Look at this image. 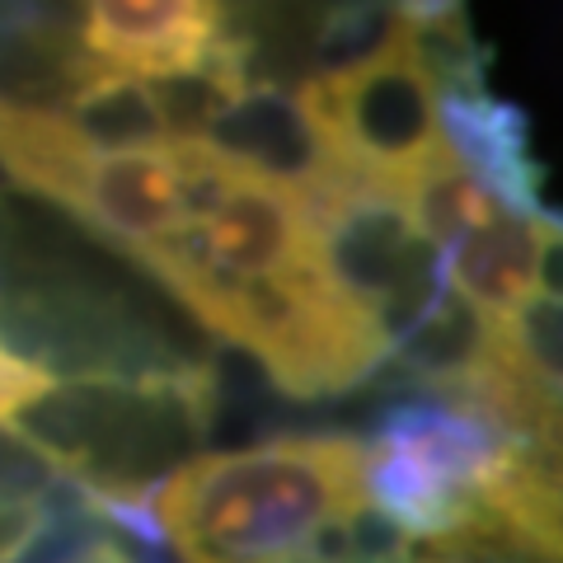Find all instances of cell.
I'll use <instances>...</instances> for the list:
<instances>
[{
    "label": "cell",
    "mask_w": 563,
    "mask_h": 563,
    "mask_svg": "<svg viewBox=\"0 0 563 563\" xmlns=\"http://www.w3.org/2000/svg\"><path fill=\"white\" fill-rule=\"evenodd\" d=\"M366 503V442L287 432L192 455L151 493L155 536L184 563H296L329 521Z\"/></svg>",
    "instance_id": "obj_1"
},
{
    "label": "cell",
    "mask_w": 563,
    "mask_h": 563,
    "mask_svg": "<svg viewBox=\"0 0 563 563\" xmlns=\"http://www.w3.org/2000/svg\"><path fill=\"white\" fill-rule=\"evenodd\" d=\"M146 273L179 296L192 320L217 329L225 343L250 347L287 395H343L390 357L380 324L347 301L333 277H231L192 250V231L174 250L155 254Z\"/></svg>",
    "instance_id": "obj_2"
},
{
    "label": "cell",
    "mask_w": 563,
    "mask_h": 563,
    "mask_svg": "<svg viewBox=\"0 0 563 563\" xmlns=\"http://www.w3.org/2000/svg\"><path fill=\"white\" fill-rule=\"evenodd\" d=\"M507 432L451 399L395 404L366 442V503L413 540L451 536L479 512Z\"/></svg>",
    "instance_id": "obj_3"
},
{
    "label": "cell",
    "mask_w": 563,
    "mask_h": 563,
    "mask_svg": "<svg viewBox=\"0 0 563 563\" xmlns=\"http://www.w3.org/2000/svg\"><path fill=\"white\" fill-rule=\"evenodd\" d=\"M296 99L333 161L357 184L404 192L451 151L442 132V95L418 70L404 38L362 66L301 80Z\"/></svg>",
    "instance_id": "obj_4"
},
{
    "label": "cell",
    "mask_w": 563,
    "mask_h": 563,
    "mask_svg": "<svg viewBox=\"0 0 563 563\" xmlns=\"http://www.w3.org/2000/svg\"><path fill=\"white\" fill-rule=\"evenodd\" d=\"M57 207L128 250L141 268L192 231V188L174 141L151 151L90 146L62 184Z\"/></svg>",
    "instance_id": "obj_5"
},
{
    "label": "cell",
    "mask_w": 563,
    "mask_h": 563,
    "mask_svg": "<svg viewBox=\"0 0 563 563\" xmlns=\"http://www.w3.org/2000/svg\"><path fill=\"white\" fill-rule=\"evenodd\" d=\"M76 43L90 62L136 80H174L217 62L231 10L207 0H99L76 5Z\"/></svg>",
    "instance_id": "obj_6"
},
{
    "label": "cell",
    "mask_w": 563,
    "mask_h": 563,
    "mask_svg": "<svg viewBox=\"0 0 563 563\" xmlns=\"http://www.w3.org/2000/svg\"><path fill=\"white\" fill-rule=\"evenodd\" d=\"M442 132L455 161L479 174L507 207L540 211V174L531 161V141H526V118L512 103L493 99L488 90L442 95Z\"/></svg>",
    "instance_id": "obj_7"
},
{
    "label": "cell",
    "mask_w": 563,
    "mask_h": 563,
    "mask_svg": "<svg viewBox=\"0 0 563 563\" xmlns=\"http://www.w3.org/2000/svg\"><path fill=\"white\" fill-rule=\"evenodd\" d=\"M540 217L544 211H498L461 244L442 254V268L455 291H465L488 314H512L536 291V258H540Z\"/></svg>",
    "instance_id": "obj_8"
},
{
    "label": "cell",
    "mask_w": 563,
    "mask_h": 563,
    "mask_svg": "<svg viewBox=\"0 0 563 563\" xmlns=\"http://www.w3.org/2000/svg\"><path fill=\"white\" fill-rule=\"evenodd\" d=\"M52 109L85 141H95L99 151H151L174 141L161 99H155V85L122 76V70H109L99 62L85 66V76Z\"/></svg>",
    "instance_id": "obj_9"
},
{
    "label": "cell",
    "mask_w": 563,
    "mask_h": 563,
    "mask_svg": "<svg viewBox=\"0 0 563 563\" xmlns=\"http://www.w3.org/2000/svg\"><path fill=\"white\" fill-rule=\"evenodd\" d=\"M404 202H409L418 231L442 254L451 244H461L465 235H474L479 225H488L498 211H507V202L498 192H493L474 169H465L451 151L442 161H432L409 188H404Z\"/></svg>",
    "instance_id": "obj_10"
},
{
    "label": "cell",
    "mask_w": 563,
    "mask_h": 563,
    "mask_svg": "<svg viewBox=\"0 0 563 563\" xmlns=\"http://www.w3.org/2000/svg\"><path fill=\"white\" fill-rule=\"evenodd\" d=\"M404 47L437 95L484 90V52L474 43L465 10L451 5H404Z\"/></svg>",
    "instance_id": "obj_11"
},
{
    "label": "cell",
    "mask_w": 563,
    "mask_h": 563,
    "mask_svg": "<svg viewBox=\"0 0 563 563\" xmlns=\"http://www.w3.org/2000/svg\"><path fill=\"white\" fill-rule=\"evenodd\" d=\"M57 531V507L38 488H0V563H24Z\"/></svg>",
    "instance_id": "obj_12"
},
{
    "label": "cell",
    "mask_w": 563,
    "mask_h": 563,
    "mask_svg": "<svg viewBox=\"0 0 563 563\" xmlns=\"http://www.w3.org/2000/svg\"><path fill=\"white\" fill-rule=\"evenodd\" d=\"M52 390H57V380H52L47 366L29 362L0 343V432L14 437V428H20Z\"/></svg>",
    "instance_id": "obj_13"
},
{
    "label": "cell",
    "mask_w": 563,
    "mask_h": 563,
    "mask_svg": "<svg viewBox=\"0 0 563 563\" xmlns=\"http://www.w3.org/2000/svg\"><path fill=\"white\" fill-rule=\"evenodd\" d=\"M536 291L563 301V221L540 217V258H536Z\"/></svg>",
    "instance_id": "obj_14"
}]
</instances>
